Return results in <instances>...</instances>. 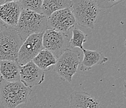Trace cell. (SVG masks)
Returning a JSON list of instances; mask_svg holds the SVG:
<instances>
[{
  "label": "cell",
  "mask_w": 126,
  "mask_h": 108,
  "mask_svg": "<svg viewBox=\"0 0 126 108\" xmlns=\"http://www.w3.org/2000/svg\"><path fill=\"white\" fill-rule=\"evenodd\" d=\"M76 21L70 8L63 9L53 12L47 18L48 29L67 33L74 28Z\"/></svg>",
  "instance_id": "cell-8"
},
{
  "label": "cell",
  "mask_w": 126,
  "mask_h": 108,
  "mask_svg": "<svg viewBox=\"0 0 126 108\" xmlns=\"http://www.w3.org/2000/svg\"><path fill=\"white\" fill-rule=\"evenodd\" d=\"M20 82L25 86L32 89L40 85L45 80V72L36 66L33 61L20 66Z\"/></svg>",
  "instance_id": "cell-9"
},
{
  "label": "cell",
  "mask_w": 126,
  "mask_h": 108,
  "mask_svg": "<svg viewBox=\"0 0 126 108\" xmlns=\"http://www.w3.org/2000/svg\"><path fill=\"white\" fill-rule=\"evenodd\" d=\"M48 29L47 18L42 14L22 10L15 29L23 41L30 36L43 33Z\"/></svg>",
  "instance_id": "cell-2"
},
{
  "label": "cell",
  "mask_w": 126,
  "mask_h": 108,
  "mask_svg": "<svg viewBox=\"0 0 126 108\" xmlns=\"http://www.w3.org/2000/svg\"><path fill=\"white\" fill-rule=\"evenodd\" d=\"M21 11L22 8L18 1H8L0 6V20L6 25L15 28Z\"/></svg>",
  "instance_id": "cell-10"
},
{
  "label": "cell",
  "mask_w": 126,
  "mask_h": 108,
  "mask_svg": "<svg viewBox=\"0 0 126 108\" xmlns=\"http://www.w3.org/2000/svg\"><path fill=\"white\" fill-rule=\"evenodd\" d=\"M23 43L15 28L4 24L0 32V61H16Z\"/></svg>",
  "instance_id": "cell-4"
},
{
  "label": "cell",
  "mask_w": 126,
  "mask_h": 108,
  "mask_svg": "<svg viewBox=\"0 0 126 108\" xmlns=\"http://www.w3.org/2000/svg\"><path fill=\"white\" fill-rule=\"evenodd\" d=\"M69 108H100V103L89 93L74 91L70 96Z\"/></svg>",
  "instance_id": "cell-11"
},
{
  "label": "cell",
  "mask_w": 126,
  "mask_h": 108,
  "mask_svg": "<svg viewBox=\"0 0 126 108\" xmlns=\"http://www.w3.org/2000/svg\"><path fill=\"white\" fill-rule=\"evenodd\" d=\"M99 9H109L113 7L116 4L121 3L123 0H110V1H102V0H95Z\"/></svg>",
  "instance_id": "cell-18"
},
{
  "label": "cell",
  "mask_w": 126,
  "mask_h": 108,
  "mask_svg": "<svg viewBox=\"0 0 126 108\" xmlns=\"http://www.w3.org/2000/svg\"><path fill=\"white\" fill-rule=\"evenodd\" d=\"M2 80H3V79H2L1 76V75H0V83H1V82Z\"/></svg>",
  "instance_id": "cell-21"
},
{
  "label": "cell",
  "mask_w": 126,
  "mask_h": 108,
  "mask_svg": "<svg viewBox=\"0 0 126 108\" xmlns=\"http://www.w3.org/2000/svg\"><path fill=\"white\" fill-rule=\"evenodd\" d=\"M0 75L2 79L10 83L20 81L19 66L16 61H0Z\"/></svg>",
  "instance_id": "cell-13"
},
{
  "label": "cell",
  "mask_w": 126,
  "mask_h": 108,
  "mask_svg": "<svg viewBox=\"0 0 126 108\" xmlns=\"http://www.w3.org/2000/svg\"><path fill=\"white\" fill-rule=\"evenodd\" d=\"M82 51L83 58L80 62V70L83 72L88 71L97 64H104L109 60L107 58L104 56L102 53L98 51H92L83 48Z\"/></svg>",
  "instance_id": "cell-12"
},
{
  "label": "cell",
  "mask_w": 126,
  "mask_h": 108,
  "mask_svg": "<svg viewBox=\"0 0 126 108\" xmlns=\"http://www.w3.org/2000/svg\"><path fill=\"white\" fill-rule=\"evenodd\" d=\"M32 89L21 82L10 83L2 80L0 83V108H16L28 101Z\"/></svg>",
  "instance_id": "cell-1"
},
{
  "label": "cell",
  "mask_w": 126,
  "mask_h": 108,
  "mask_svg": "<svg viewBox=\"0 0 126 108\" xmlns=\"http://www.w3.org/2000/svg\"><path fill=\"white\" fill-rule=\"evenodd\" d=\"M71 10L77 24L94 29L100 9L95 0H72Z\"/></svg>",
  "instance_id": "cell-3"
},
{
  "label": "cell",
  "mask_w": 126,
  "mask_h": 108,
  "mask_svg": "<svg viewBox=\"0 0 126 108\" xmlns=\"http://www.w3.org/2000/svg\"><path fill=\"white\" fill-rule=\"evenodd\" d=\"M57 60L51 52L43 49L32 61L36 66L45 72L50 70L51 67L55 66Z\"/></svg>",
  "instance_id": "cell-15"
},
{
  "label": "cell",
  "mask_w": 126,
  "mask_h": 108,
  "mask_svg": "<svg viewBox=\"0 0 126 108\" xmlns=\"http://www.w3.org/2000/svg\"><path fill=\"white\" fill-rule=\"evenodd\" d=\"M43 33L31 35L23 42L18 51L16 60L19 66H21L33 61L38 54L44 49L42 44Z\"/></svg>",
  "instance_id": "cell-7"
},
{
  "label": "cell",
  "mask_w": 126,
  "mask_h": 108,
  "mask_svg": "<svg viewBox=\"0 0 126 108\" xmlns=\"http://www.w3.org/2000/svg\"><path fill=\"white\" fill-rule=\"evenodd\" d=\"M80 53L77 50L68 49L57 60L54 71L65 81L72 83L73 76L80 64Z\"/></svg>",
  "instance_id": "cell-5"
},
{
  "label": "cell",
  "mask_w": 126,
  "mask_h": 108,
  "mask_svg": "<svg viewBox=\"0 0 126 108\" xmlns=\"http://www.w3.org/2000/svg\"><path fill=\"white\" fill-rule=\"evenodd\" d=\"M71 7L70 0H44L42 6V14L48 18L56 11Z\"/></svg>",
  "instance_id": "cell-14"
},
{
  "label": "cell",
  "mask_w": 126,
  "mask_h": 108,
  "mask_svg": "<svg viewBox=\"0 0 126 108\" xmlns=\"http://www.w3.org/2000/svg\"><path fill=\"white\" fill-rule=\"evenodd\" d=\"M8 1V0H0V6L3 5L4 3H7Z\"/></svg>",
  "instance_id": "cell-20"
},
{
  "label": "cell",
  "mask_w": 126,
  "mask_h": 108,
  "mask_svg": "<svg viewBox=\"0 0 126 108\" xmlns=\"http://www.w3.org/2000/svg\"><path fill=\"white\" fill-rule=\"evenodd\" d=\"M42 44L43 48L51 52L57 59L70 48L68 34L51 29L43 33Z\"/></svg>",
  "instance_id": "cell-6"
},
{
  "label": "cell",
  "mask_w": 126,
  "mask_h": 108,
  "mask_svg": "<svg viewBox=\"0 0 126 108\" xmlns=\"http://www.w3.org/2000/svg\"><path fill=\"white\" fill-rule=\"evenodd\" d=\"M18 1L22 10L42 14V0H20Z\"/></svg>",
  "instance_id": "cell-17"
},
{
  "label": "cell",
  "mask_w": 126,
  "mask_h": 108,
  "mask_svg": "<svg viewBox=\"0 0 126 108\" xmlns=\"http://www.w3.org/2000/svg\"><path fill=\"white\" fill-rule=\"evenodd\" d=\"M72 30V37L70 39V47L79 48L82 50L83 43L87 41V35L77 28H74Z\"/></svg>",
  "instance_id": "cell-16"
},
{
  "label": "cell",
  "mask_w": 126,
  "mask_h": 108,
  "mask_svg": "<svg viewBox=\"0 0 126 108\" xmlns=\"http://www.w3.org/2000/svg\"><path fill=\"white\" fill-rule=\"evenodd\" d=\"M4 24H4V23L1 21V20H0V32H1V31L2 30V29H3V26H4Z\"/></svg>",
  "instance_id": "cell-19"
}]
</instances>
